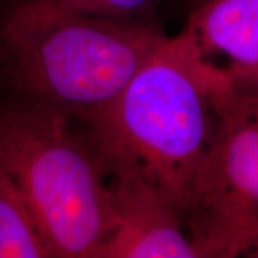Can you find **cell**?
I'll return each instance as SVG.
<instances>
[{"instance_id": "cell-1", "label": "cell", "mask_w": 258, "mask_h": 258, "mask_svg": "<svg viewBox=\"0 0 258 258\" xmlns=\"http://www.w3.org/2000/svg\"><path fill=\"white\" fill-rule=\"evenodd\" d=\"M235 91L184 32L165 35L106 108L78 122L108 171L141 179L184 220Z\"/></svg>"}, {"instance_id": "cell-2", "label": "cell", "mask_w": 258, "mask_h": 258, "mask_svg": "<svg viewBox=\"0 0 258 258\" xmlns=\"http://www.w3.org/2000/svg\"><path fill=\"white\" fill-rule=\"evenodd\" d=\"M164 36L149 20L93 16L56 0H5L0 98L81 122L119 95Z\"/></svg>"}, {"instance_id": "cell-3", "label": "cell", "mask_w": 258, "mask_h": 258, "mask_svg": "<svg viewBox=\"0 0 258 258\" xmlns=\"http://www.w3.org/2000/svg\"><path fill=\"white\" fill-rule=\"evenodd\" d=\"M0 165L25 195L55 258H99L115 224L109 175L78 120L0 98Z\"/></svg>"}, {"instance_id": "cell-4", "label": "cell", "mask_w": 258, "mask_h": 258, "mask_svg": "<svg viewBox=\"0 0 258 258\" xmlns=\"http://www.w3.org/2000/svg\"><path fill=\"white\" fill-rule=\"evenodd\" d=\"M184 222L198 257H258V93L225 106Z\"/></svg>"}, {"instance_id": "cell-5", "label": "cell", "mask_w": 258, "mask_h": 258, "mask_svg": "<svg viewBox=\"0 0 258 258\" xmlns=\"http://www.w3.org/2000/svg\"><path fill=\"white\" fill-rule=\"evenodd\" d=\"M108 175L115 224L99 258H200L182 217L171 205L134 175Z\"/></svg>"}, {"instance_id": "cell-6", "label": "cell", "mask_w": 258, "mask_h": 258, "mask_svg": "<svg viewBox=\"0 0 258 258\" xmlns=\"http://www.w3.org/2000/svg\"><path fill=\"white\" fill-rule=\"evenodd\" d=\"M182 32L231 81L258 69V0H198Z\"/></svg>"}, {"instance_id": "cell-7", "label": "cell", "mask_w": 258, "mask_h": 258, "mask_svg": "<svg viewBox=\"0 0 258 258\" xmlns=\"http://www.w3.org/2000/svg\"><path fill=\"white\" fill-rule=\"evenodd\" d=\"M55 258L23 192L0 165V258Z\"/></svg>"}, {"instance_id": "cell-8", "label": "cell", "mask_w": 258, "mask_h": 258, "mask_svg": "<svg viewBox=\"0 0 258 258\" xmlns=\"http://www.w3.org/2000/svg\"><path fill=\"white\" fill-rule=\"evenodd\" d=\"M69 9L101 18L148 20L159 0H56Z\"/></svg>"}, {"instance_id": "cell-9", "label": "cell", "mask_w": 258, "mask_h": 258, "mask_svg": "<svg viewBox=\"0 0 258 258\" xmlns=\"http://www.w3.org/2000/svg\"><path fill=\"white\" fill-rule=\"evenodd\" d=\"M232 83H234L235 89H238V91L258 93V69L251 72V74H247L234 79Z\"/></svg>"}]
</instances>
